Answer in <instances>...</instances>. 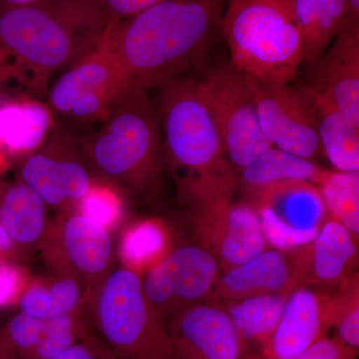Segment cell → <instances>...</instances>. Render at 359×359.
Here are the masks:
<instances>
[{
    "mask_svg": "<svg viewBox=\"0 0 359 359\" xmlns=\"http://www.w3.org/2000/svg\"><path fill=\"white\" fill-rule=\"evenodd\" d=\"M101 128L86 139L90 172L113 187L140 189L159 170L161 119L148 91L127 86L111 104Z\"/></svg>",
    "mask_w": 359,
    "mask_h": 359,
    "instance_id": "obj_4",
    "label": "cell"
},
{
    "mask_svg": "<svg viewBox=\"0 0 359 359\" xmlns=\"http://www.w3.org/2000/svg\"><path fill=\"white\" fill-rule=\"evenodd\" d=\"M347 18L353 22L359 25V0H346Z\"/></svg>",
    "mask_w": 359,
    "mask_h": 359,
    "instance_id": "obj_39",
    "label": "cell"
},
{
    "mask_svg": "<svg viewBox=\"0 0 359 359\" xmlns=\"http://www.w3.org/2000/svg\"><path fill=\"white\" fill-rule=\"evenodd\" d=\"M302 40V62L314 65L347 20L346 0H295Z\"/></svg>",
    "mask_w": 359,
    "mask_h": 359,
    "instance_id": "obj_23",
    "label": "cell"
},
{
    "mask_svg": "<svg viewBox=\"0 0 359 359\" xmlns=\"http://www.w3.org/2000/svg\"><path fill=\"white\" fill-rule=\"evenodd\" d=\"M201 82L233 169L241 171L273 147L259 125L244 73L230 63L210 71Z\"/></svg>",
    "mask_w": 359,
    "mask_h": 359,
    "instance_id": "obj_7",
    "label": "cell"
},
{
    "mask_svg": "<svg viewBox=\"0 0 359 359\" xmlns=\"http://www.w3.org/2000/svg\"><path fill=\"white\" fill-rule=\"evenodd\" d=\"M176 359H240L242 339L224 309L194 304L167 323Z\"/></svg>",
    "mask_w": 359,
    "mask_h": 359,
    "instance_id": "obj_15",
    "label": "cell"
},
{
    "mask_svg": "<svg viewBox=\"0 0 359 359\" xmlns=\"http://www.w3.org/2000/svg\"><path fill=\"white\" fill-rule=\"evenodd\" d=\"M53 359H116L100 337L88 334Z\"/></svg>",
    "mask_w": 359,
    "mask_h": 359,
    "instance_id": "obj_35",
    "label": "cell"
},
{
    "mask_svg": "<svg viewBox=\"0 0 359 359\" xmlns=\"http://www.w3.org/2000/svg\"><path fill=\"white\" fill-rule=\"evenodd\" d=\"M116 18L106 0H55L29 6L0 4V45L33 73L36 88L101 43Z\"/></svg>",
    "mask_w": 359,
    "mask_h": 359,
    "instance_id": "obj_3",
    "label": "cell"
},
{
    "mask_svg": "<svg viewBox=\"0 0 359 359\" xmlns=\"http://www.w3.org/2000/svg\"><path fill=\"white\" fill-rule=\"evenodd\" d=\"M314 66V89L325 94L359 126V25L344 27Z\"/></svg>",
    "mask_w": 359,
    "mask_h": 359,
    "instance_id": "obj_17",
    "label": "cell"
},
{
    "mask_svg": "<svg viewBox=\"0 0 359 359\" xmlns=\"http://www.w3.org/2000/svg\"><path fill=\"white\" fill-rule=\"evenodd\" d=\"M88 299L91 323L116 359H176L167 320L149 302L138 273L111 271Z\"/></svg>",
    "mask_w": 359,
    "mask_h": 359,
    "instance_id": "obj_6",
    "label": "cell"
},
{
    "mask_svg": "<svg viewBox=\"0 0 359 359\" xmlns=\"http://www.w3.org/2000/svg\"><path fill=\"white\" fill-rule=\"evenodd\" d=\"M90 334L80 311L45 320L39 344L27 359H53Z\"/></svg>",
    "mask_w": 359,
    "mask_h": 359,
    "instance_id": "obj_29",
    "label": "cell"
},
{
    "mask_svg": "<svg viewBox=\"0 0 359 359\" xmlns=\"http://www.w3.org/2000/svg\"><path fill=\"white\" fill-rule=\"evenodd\" d=\"M27 282L25 271L18 263L0 262V309L18 304Z\"/></svg>",
    "mask_w": 359,
    "mask_h": 359,
    "instance_id": "obj_33",
    "label": "cell"
},
{
    "mask_svg": "<svg viewBox=\"0 0 359 359\" xmlns=\"http://www.w3.org/2000/svg\"><path fill=\"white\" fill-rule=\"evenodd\" d=\"M87 292L72 276L58 275L55 280L27 283L18 304L23 313L41 320L76 313Z\"/></svg>",
    "mask_w": 359,
    "mask_h": 359,
    "instance_id": "obj_24",
    "label": "cell"
},
{
    "mask_svg": "<svg viewBox=\"0 0 359 359\" xmlns=\"http://www.w3.org/2000/svg\"><path fill=\"white\" fill-rule=\"evenodd\" d=\"M240 172L241 181L250 191L290 180H304L318 186L327 173L313 161L276 147L269 149Z\"/></svg>",
    "mask_w": 359,
    "mask_h": 359,
    "instance_id": "obj_25",
    "label": "cell"
},
{
    "mask_svg": "<svg viewBox=\"0 0 359 359\" xmlns=\"http://www.w3.org/2000/svg\"><path fill=\"white\" fill-rule=\"evenodd\" d=\"M212 1L223 2V1H226V0H212ZM229 1H231V0H229Z\"/></svg>",
    "mask_w": 359,
    "mask_h": 359,
    "instance_id": "obj_43",
    "label": "cell"
},
{
    "mask_svg": "<svg viewBox=\"0 0 359 359\" xmlns=\"http://www.w3.org/2000/svg\"><path fill=\"white\" fill-rule=\"evenodd\" d=\"M219 4L162 0L124 22L115 20L111 43L128 86L148 91L200 63L221 27Z\"/></svg>",
    "mask_w": 359,
    "mask_h": 359,
    "instance_id": "obj_1",
    "label": "cell"
},
{
    "mask_svg": "<svg viewBox=\"0 0 359 359\" xmlns=\"http://www.w3.org/2000/svg\"><path fill=\"white\" fill-rule=\"evenodd\" d=\"M196 231L202 247L228 271L264 252L266 248L256 208L233 202L195 214Z\"/></svg>",
    "mask_w": 359,
    "mask_h": 359,
    "instance_id": "obj_13",
    "label": "cell"
},
{
    "mask_svg": "<svg viewBox=\"0 0 359 359\" xmlns=\"http://www.w3.org/2000/svg\"><path fill=\"white\" fill-rule=\"evenodd\" d=\"M47 259L58 275L72 276L83 285L87 297L112 269L113 244L109 231L75 212L47 230Z\"/></svg>",
    "mask_w": 359,
    "mask_h": 359,
    "instance_id": "obj_12",
    "label": "cell"
},
{
    "mask_svg": "<svg viewBox=\"0 0 359 359\" xmlns=\"http://www.w3.org/2000/svg\"><path fill=\"white\" fill-rule=\"evenodd\" d=\"M252 192L266 245L276 250L285 252L309 244L327 219L320 189L311 182L290 180Z\"/></svg>",
    "mask_w": 359,
    "mask_h": 359,
    "instance_id": "obj_9",
    "label": "cell"
},
{
    "mask_svg": "<svg viewBox=\"0 0 359 359\" xmlns=\"http://www.w3.org/2000/svg\"><path fill=\"white\" fill-rule=\"evenodd\" d=\"M4 153L0 151V175L4 172Z\"/></svg>",
    "mask_w": 359,
    "mask_h": 359,
    "instance_id": "obj_42",
    "label": "cell"
},
{
    "mask_svg": "<svg viewBox=\"0 0 359 359\" xmlns=\"http://www.w3.org/2000/svg\"><path fill=\"white\" fill-rule=\"evenodd\" d=\"M299 283L287 252L264 250L240 266L219 273L212 295L226 302L266 294H289Z\"/></svg>",
    "mask_w": 359,
    "mask_h": 359,
    "instance_id": "obj_19",
    "label": "cell"
},
{
    "mask_svg": "<svg viewBox=\"0 0 359 359\" xmlns=\"http://www.w3.org/2000/svg\"><path fill=\"white\" fill-rule=\"evenodd\" d=\"M162 0H106L111 14L116 20L128 18L145 11Z\"/></svg>",
    "mask_w": 359,
    "mask_h": 359,
    "instance_id": "obj_36",
    "label": "cell"
},
{
    "mask_svg": "<svg viewBox=\"0 0 359 359\" xmlns=\"http://www.w3.org/2000/svg\"><path fill=\"white\" fill-rule=\"evenodd\" d=\"M218 261L202 245L172 250L142 280L149 302L165 318L212 295L219 276Z\"/></svg>",
    "mask_w": 359,
    "mask_h": 359,
    "instance_id": "obj_11",
    "label": "cell"
},
{
    "mask_svg": "<svg viewBox=\"0 0 359 359\" xmlns=\"http://www.w3.org/2000/svg\"><path fill=\"white\" fill-rule=\"evenodd\" d=\"M169 245L164 226L155 219H146L129 226L120 243V257L124 268L136 271L152 269L167 256Z\"/></svg>",
    "mask_w": 359,
    "mask_h": 359,
    "instance_id": "obj_27",
    "label": "cell"
},
{
    "mask_svg": "<svg viewBox=\"0 0 359 359\" xmlns=\"http://www.w3.org/2000/svg\"><path fill=\"white\" fill-rule=\"evenodd\" d=\"M111 26L101 43L52 87L50 102L57 112L80 119H102L128 86L111 43Z\"/></svg>",
    "mask_w": 359,
    "mask_h": 359,
    "instance_id": "obj_10",
    "label": "cell"
},
{
    "mask_svg": "<svg viewBox=\"0 0 359 359\" xmlns=\"http://www.w3.org/2000/svg\"><path fill=\"white\" fill-rule=\"evenodd\" d=\"M289 294H266L228 302L224 311L241 339L268 346L285 308Z\"/></svg>",
    "mask_w": 359,
    "mask_h": 359,
    "instance_id": "obj_26",
    "label": "cell"
},
{
    "mask_svg": "<svg viewBox=\"0 0 359 359\" xmlns=\"http://www.w3.org/2000/svg\"><path fill=\"white\" fill-rule=\"evenodd\" d=\"M18 181L30 187L50 207L77 204L93 184L83 158L79 159L61 140L26 155Z\"/></svg>",
    "mask_w": 359,
    "mask_h": 359,
    "instance_id": "obj_14",
    "label": "cell"
},
{
    "mask_svg": "<svg viewBox=\"0 0 359 359\" xmlns=\"http://www.w3.org/2000/svg\"><path fill=\"white\" fill-rule=\"evenodd\" d=\"M264 136L273 147L313 161L323 153L308 86L269 84L245 74Z\"/></svg>",
    "mask_w": 359,
    "mask_h": 359,
    "instance_id": "obj_8",
    "label": "cell"
},
{
    "mask_svg": "<svg viewBox=\"0 0 359 359\" xmlns=\"http://www.w3.org/2000/svg\"><path fill=\"white\" fill-rule=\"evenodd\" d=\"M320 189L327 214L346 226L355 237L359 233V173L330 172L325 174Z\"/></svg>",
    "mask_w": 359,
    "mask_h": 359,
    "instance_id": "obj_28",
    "label": "cell"
},
{
    "mask_svg": "<svg viewBox=\"0 0 359 359\" xmlns=\"http://www.w3.org/2000/svg\"><path fill=\"white\" fill-rule=\"evenodd\" d=\"M0 359H20L1 339H0Z\"/></svg>",
    "mask_w": 359,
    "mask_h": 359,
    "instance_id": "obj_41",
    "label": "cell"
},
{
    "mask_svg": "<svg viewBox=\"0 0 359 359\" xmlns=\"http://www.w3.org/2000/svg\"><path fill=\"white\" fill-rule=\"evenodd\" d=\"M55 0H0L1 6H29V4H44Z\"/></svg>",
    "mask_w": 359,
    "mask_h": 359,
    "instance_id": "obj_40",
    "label": "cell"
},
{
    "mask_svg": "<svg viewBox=\"0 0 359 359\" xmlns=\"http://www.w3.org/2000/svg\"><path fill=\"white\" fill-rule=\"evenodd\" d=\"M51 116L41 104L33 101L0 103V151L26 156L34 152L50 129Z\"/></svg>",
    "mask_w": 359,
    "mask_h": 359,
    "instance_id": "obj_22",
    "label": "cell"
},
{
    "mask_svg": "<svg viewBox=\"0 0 359 359\" xmlns=\"http://www.w3.org/2000/svg\"><path fill=\"white\" fill-rule=\"evenodd\" d=\"M358 349L335 339H321L292 359H355Z\"/></svg>",
    "mask_w": 359,
    "mask_h": 359,
    "instance_id": "obj_34",
    "label": "cell"
},
{
    "mask_svg": "<svg viewBox=\"0 0 359 359\" xmlns=\"http://www.w3.org/2000/svg\"><path fill=\"white\" fill-rule=\"evenodd\" d=\"M313 99L321 150L340 172L359 171V126L325 94L308 86Z\"/></svg>",
    "mask_w": 359,
    "mask_h": 359,
    "instance_id": "obj_21",
    "label": "cell"
},
{
    "mask_svg": "<svg viewBox=\"0 0 359 359\" xmlns=\"http://www.w3.org/2000/svg\"><path fill=\"white\" fill-rule=\"evenodd\" d=\"M46 207L22 182H0V224L25 257L46 236Z\"/></svg>",
    "mask_w": 359,
    "mask_h": 359,
    "instance_id": "obj_20",
    "label": "cell"
},
{
    "mask_svg": "<svg viewBox=\"0 0 359 359\" xmlns=\"http://www.w3.org/2000/svg\"><path fill=\"white\" fill-rule=\"evenodd\" d=\"M330 327L337 330V339L351 348L359 347L358 276H349L339 283L335 297H330Z\"/></svg>",
    "mask_w": 359,
    "mask_h": 359,
    "instance_id": "obj_30",
    "label": "cell"
},
{
    "mask_svg": "<svg viewBox=\"0 0 359 359\" xmlns=\"http://www.w3.org/2000/svg\"><path fill=\"white\" fill-rule=\"evenodd\" d=\"M45 320L33 318L20 311L9 318L0 330V339L13 351L20 359H27L33 348L39 344L43 332Z\"/></svg>",
    "mask_w": 359,
    "mask_h": 359,
    "instance_id": "obj_32",
    "label": "cell"
},
{
    "mask_svg": "<svg viewBox=\"0 0 359 359\" xmlns=\"http://www.w3.org/2000/svg\"><path fill=\"white\" fill-rule=\"evenodd\" d=\"M159 87L165 147L178 172L184 199L194 212L231 202L235 169L226 158L202 82L179 76Z\"/></svg>",
    "mask_w": 359,
    "mask_h": 359,
    "instance_id": "obj_2",
    "label": "cell"
},
{
    "mask_svg": "<svg viewBox=\"0 0 359 359\" xmlns=\"http://www.w3.org/2000/svg\"><path fill=\"white\" fill-rule=\"evenodd\" d=\"M8 57V54L6 53V50L2 48L1 45H0V92H1L7 76H8L9 69L8 65H7V59Z\"/></svg>",
    "mask_w": 359,
    "mask_h": 359,
    "instance_id": "obj_38",
    "label": "cell"
},
{
    "mask_svg": "<svg viewBox=\"0 0 359 359\" xmlns=\"http://www.w3.org/2000/svg\"><path fill=\"white\" fill-rule=\"evenodd\" d=\"M330 323V297L309 287L290 292L280 323L264 348L266 359H292L323 339Z\"/></svg>",
    "mask_w": 359,
    "mask_h": 359,
    "instance_id": "obj_18",
    "label": "cell"
},
{
    "mask_svg": "<svg viewBox=\"0 0 359 359\" xmlns=\"http://www.w3.org/2000/svg\"><path fill=\"white\" fill-rule=\"evenodd\" d=\"M22 257L20 250L14 245L13 240L0 224V262L11 261L18 263Z\"/></svg>",
    "mask_w": 359,
    "mask_h": 359,
    "instance_id": "obj_37",
    "label": "cell"
},
{
    "mask_svg": "<svg viewBox=\"0 0 359 359\" xmlns=\"http://www.w3.org/2000/svg\"><path fill=\"white\" fill-rule=\"evenodd\" d=\"M355 236L334 219H325L309 244L285 250L299 287L339 285L358 257Z\"/></svg>",
    "mask_w": 359,
    "mask_h": 359,
    "instance_id": "obj_16",
    "label": "cell"
},
{
    "mask_svg": "<svg viewBox=\"0 0 359 359\" xmlns=\"http://www.w3.org/2000/svg\"><path fill=\"white\" fill-rule=\"evenodd\" d=\"M231 65L269 84H289L302 62L295 0H231L222 18Z\"/></svg>",
    "mask_w": 359,
    "mask_h": 359,
    "instance_id": "obj_5",
    "label": "cell"
},
{
    "mask_svg": "<svg viewBox=\"0 0 359 359\" xmlns=\"http://www.w3.org/2000/svg\"><path fill=\"white\" fill-rule=\"evenodd\" d=\"M76 205L78 212L101 224L106 230H112L121 221V198L113 187L106 184L93 182L88 192Z\"/></svg>",
    "mask_w": 359,
    "mask_h": 359,
    "instance_id": "obj_31",
    "label": "cell"
}]
</instances>
